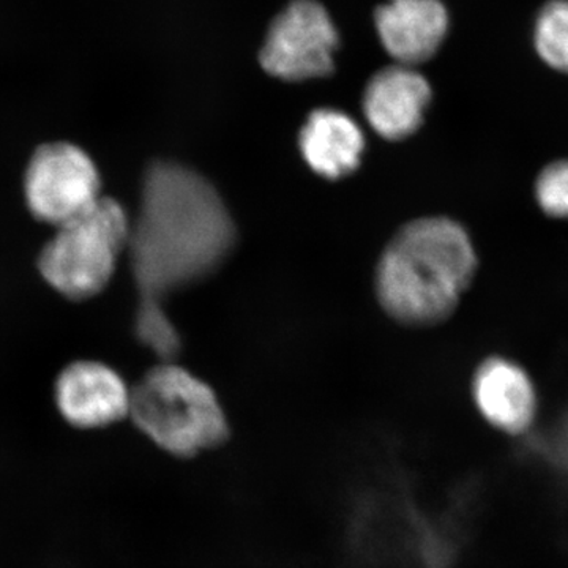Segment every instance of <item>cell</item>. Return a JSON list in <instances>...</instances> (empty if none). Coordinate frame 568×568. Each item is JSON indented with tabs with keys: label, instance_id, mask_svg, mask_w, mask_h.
<instances>
[{
	"label": "cell",
	"instance_id": "cell-1",
	"mask_svg": "<svg viewBox=\"0 0 568 568\" xmlns=\"http://www.w3.org/2000/svg\"><path fill=\"white\" fill-rule=\"evenodd\" d=\"M235 244L233 216L204 175L174 162L148 168L126 250L140 295L134 328L160 362H173L181 351L164 302L215 274Z\"/></svg>",
	"mask_w": 568,
	"mask_h": 568
},
{
	"label": "cell",
	"instance_id": "cell-2",
	"mask_svg": "<svg viewBox=\"0 0 568 568\" xmlns=\"http://www.w3.org/2000/svg\"><path fill=\"white\" fill-rule=\"evenodd\" d=\"M476 246L463 224L426 216L403 226L377 264L376 293L398 323L428 327L454 315L476 278Z\"/></svg>",
	"mask_w": 568,
	"mask_h": 568
},
{
	"label": "cell",
	"instance_id": "cell-3",
	"mask_svg": "<svg viewBox=\"0 0 568 568\" xmlns=\"http://www.w3.org/2000/svg\"><path fill=\"white\" fill-rule=\"evenodd\" d=\"M129 417L142 435L175 458L197 457L230 439V424L215 392L173 362H160L130 388Z\"/></svg>",
	"mask_w": 568,
	"mask_h": 568
},
{
	"label": "cell",
	"instance_id": "cell-4",
	"mask_svg": "<svg viewBox=\"0 0 568 568\" xmlns=\"http://www.w3.org/2000/svg\"><path fill=\"white\" fill-rule=\"evenodd\" d=\"M130 222L118 201L100 197L58 226L54 237L41 250L40 274L71 301L102 293L129 244Z\"/></svg>",
	"mask_w": 568,
	"mask_h": 568
},
{
	"label": "cell",
	"instance_id": "cell-5",
	"mask_svg": "<svg viewBox=\"0 0 568 568\" xmlns=\"http://www.w3.org/2000/svg\"><path fill=\"white\" fill-rule=\"evenodd\" d=\"M100 189L102 182L95 163L70 142L41 145L26 171L29 211L36 219L55 227L91 207L102 197Z\"/></svg>",
	"mask_w": 568,
	"mask_h": 568
},
{
	"label": "cell",
	"instance_id": "cell-6",
	"mask_svg": "<svg viewBox=\"0 0 568 568\" xmlns=\"http://www.w3.org/2000/svg\"><path fill=\"white\" fill-rule=\"evenodd\" d=\"M338 33L315 0H295L275 18L261 51V65L286 81L321 78L334 70Z\"/></svg>",
	"mask_w": 568,
	"mask_h": 568
},
{
	"label": "cell",
	"instance_id": "cell-7",
	"mask_svg": "<svg viewBox=\"0 0 568 568\" xmlns=\"http://www.w3.org/2000/svg\"><path fill=\"white\" fill-rule=\"evenodd\" d=\"M55 405L74 428H104L129 417L130 388L110 366L77 362L58 377Z\"/></svg>",
	"mask_w": 568,
	"mask_h": 568
},
{
	"label": "cell",
	"instance_id": "cell-8",
	"mask_svg": "<svg viewBox=\"0 0 568 568\" xmlns=\"http://www.w3.org/2000/svg\"><path fill=\"white\" fill-rule=\"evenodd\" d=\"M473 398L480 416L507 435H523L537 416V388L518 362L495 355L477 366Z\"/></svg>",
	"mask_w": 568,
	"mask_h": 568
},
{
	"label": "cell",
	"instance_id": "cell-9",
	"mask_svg": "<svg viewBox=\"0 0 568 568\" xmlns=\"http://www.w3.org/2000/svg\"><path fill=\"white\" fill-rule=\"evenodd\" d=\"M432 100L428 81L413 67L381 70L365 89L364 111L369 125L386 140H405L424 122Z\"/></svg>",
	"mask_w": 568,
	"mask_h": 568
},
{
	"label": "cell",
	"instance_id": "cell-10",
	"mask_svg": "<svg viewBox=\"0 0 568 568\" xmlns=\"http://www.w3.org/2000/svg\"><path fill=\"white\" fill-rule=\"evenodd\" d=\"M384 48L399 65L428 61L446 39L448 14L440 0H388L376 11Z\"/></svg>",
	"mask_w": 568,
	"mask_h": 568
},
{
	"label": "cell",
	"instance_id": "cell-11",
	"mask_svg": "<svg viewBox=\"0 0 568 568\" xmlns=\"http://www.w3.org/2000/svg\"><path fill=\"white\" fill-rule=\"evenodd\" d=\"M298 142L305 162L325 179H343L354 173L365 151L361 126L336 110L312 112Z\"/></svg>",
	"mask_w": 568,
	"mask_h": 568
},
{
	"label": "cell",
	"instance_id": "cell-12",
	"mask_svg": "<svg viewBox=\"0 0 568 568\" xmlns=\"http://www.w3.org/2000/svg\"><path fill=\"white\" fill-rule=\"evenodd\" d=\"M534 41L545 63L568 73V0H551L540 10Z\"/></svg>",
	"mask_w": 568,
	"mask_h": 568
},
{
	"label": "cell",
	"instance_id": "cell-13",
	"mask_svg": "<svg viewBox=\"0 0 568 568\" xmlns=\"http://www.w3.org/2000/svg\"><path fill=\"white\" fill-rule=\"evenodd\" d=\"M534 197L545 215L568 222V159L541 168L534 183Z\"/></svg>",
	"mask_w": 568,
	"mask_h": 568
}]
</instances>
